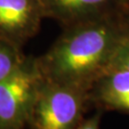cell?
Listing matches in <instances>:
<instances>
[{
  "label": "cell",
  "mask_w": 129,
  "mask_h": 129,
  "mask_svg": "<svg viewBox=\"0 0 129 129\" xmlns=\"http://www.w3.org/2000/svg\"><path fill=\"white\" fill-rule=\"evenodd\" d=\"M111 0H50L51 4L59 13L77 16L86 14L102 8Z\"/></svg>",
  "instance_id": "8992f818"
},
{
  "label": "cell",
  "mask_w": 129,
  "mask_h": 129,
  "mask_svg": "<svg viewBox=\"0 0 129 129\" xmlns=\"http://www.w3.org/2000/svg\"><path fill=\"white\" fill-rule=\"evenodd\" d=\"M110 69H123L129 71V35L119 44L108 70Z\"/></svg>",
  "instance_id": "ba28073f"
},
{
  "label": "cell",
  "mask_w": 129,
  "mask_h": 129,
  "mask_svg": "<svg viewBox=\"0 0 129 129\" xmlns=\"http://www.w3.org/2000/svg\"><path fill=\"white\" fill-rule=\"evenodd\" d=\"M89 102L88 91L43 78L29 123L34 129H75Z\"/></svg>",
  "instance_id": "7a4b0ae2"
},
{
  "label": "cell",
  "mask_w": 129,
  "mask_h": 129,
  "mask_svg": "<svg viewBox=\"0 0 129 129\" xmlns=\"http://www.w3.org/2000/svg\"><path fill=\"white\" fill-rule=\"evenodd\" d=\"M89 101L101 110H113L129 115V71L110 69L89 90Z\"/></svg>",
  "instance_id": "277c9868"
},
{
  "label": "cell",
  "mask_w": 129,
  "mask_h": 129,
  "mask_svg": "<svg viewBox=\"0 0 129 129\" xmlns=\"http://www.w3.org/2000/svg\"><path fill=\"white\" fill-rule=\"evenodd\" d=\"M43 76L25 63L0 81V129H22L29 123Z\"/></svg>",
  "instance_id": "3957f363"
},
{
  "label": "cell",
  "mask_w": 129,
  "mask_h": 129,
  "mask_svg": "<svg viewBox=\"0 0 129 129\" xmlns=\"http://www.w3.org/2000/svg\"><path fill=\"white\" fill-rule=\"evenodd\" d=\"M34 14L31 0H0V30L11 36H21Z\"/></svg>",
  "instance_id": "5b68a950"
},
{
  "label": "cell",
  "mask_w": 129,
  "mask_h": 129,
  "mask_svg": "<svg viewBox=\"0 0 129 129\" xmlns=\"http://www.w3.org/2000/svg\"><path fill=\"white\" fill-rule=\"evenodd\" d=\"M126 36L107 23L80 26L55 44L39 70L48 80L89 92L109 69L117 48Z\"/></svg>",
  "instance_id": "6da1fadb"
},
{
  "label": "cell",
  "mask_w": 129,
  "mask_h": 129,
  "mask_svg": "<svg viewBox=\"0 0 129 129\" xmlns=\"http://www.w3.org/2000/svg\"><path fill=\"white\" fill-rule=\"evenodd\" d=\"M102 112L98 111L95 115L88 119H83V120L75 129H100Z\"/></svg>",
  "instance_id": "9c48e42d"
},
{
  "label": "cell",
  "mask_w": 129,
  "mask_h": 129,
  "mask_svg": "<svg viewBox=\"0 0 129 129\" xmlns=\"http://www.w3.org/2000/svg\"><path fill=\"white\" fill-rule=\"evenodd\" d=\"M23 63L14 47L0 41V81Z\"/></svg>",
  "instance_id": "52a82bcc"
}]
</instances>
